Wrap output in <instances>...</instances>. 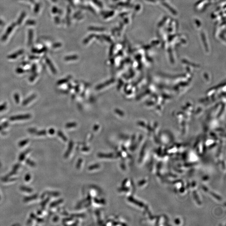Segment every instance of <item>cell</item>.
I'll return each mask as SVG.
<instances>
[{
  "label": "cell",
  "instance_id": "1",
  "mask_svg": "<svg viewBox=\"0 0 226 226\" xmlns=\"http://www.w3.org/2000/svg\"><path fill=\"white\" fill-rule=\"evenodd\" d=\"M31 117L30 114H23V115H18L16 116H12L10 118V120L11 121H15V120H24L30 119Z\"/></svg>",
  "mask_w": 226,
  "mask_h": 226
},
{
  "label": "cell",
  "instance_id": "2",
  "mask_svg": "<svg viewBox=\"0 0 226 226\" xmlns=\"http://www.w3.org/2000/svg\"><path fill=\"white\" fill-rule=\"evenodd\" d=\"M36 95L35 94H33L32 95L30 96L29 98H27L26 100H25L23 102V105H26L27 104H28V103H30L31 101L33 100L34 98H36Z\"/></svg>",
  "mask_w": 226,
  "mask_h": 226
},
{
  "label": "cell",
  "instance_id": "3",
  "mask_svg": "<svg viewBox=\"0 0 226 226\" xmlns=\"http://www.w3.org/2000/svg\"><path fill=\"white\" fill-rule=\"evenodd\" d=\"M37 197H38V195L37 194H34V195H32V196H31L29 197H25L24 198V199H23V201L24 202H30V201H31V200H34V199H36L37 198Z\"/></svg>",
  "mask_w": 226,
  "mask_h": 226
},
{
  "label": "cell",
  "instance_id": "4",
  "mask_svg": "<svg viewBox=\"0 0 226 226\" xmlns=\"http://www.w3.org/2000/svg\"><path fill=\"white\" fill-rule=\"evenodd\" d=\"M30 150H27L26 152H24L23 153H21L20 155L19 158V160L20 161H23L25 157L26 156V155L30 152Z\"/></svg>",
  "mask_w": 226,
  "mask_h": 226
},
{
  "label": "cell",
  "instance_id": "5",
  "mask_svg": "<svg viewBox=\"0 0 226 226\" xmlns=\"http://www.w3.org/2000/svg\"><path fill=\"white\" fill-rule=\"evenodd\" d=\"M20 189L23 191L29 192V193H31L33 191V190L32 188H28V187H24V186H21L20 188Z\"/></svg>",
  "mask_w": 226,
  "mask_h": 226
},
{
  "label": "cell",
  "instance_id": "6",
  "mask_svg": "<svg viewBox=\"0 0 226 226\" xmlns=\"http://www.w3.org/2000/svg\"><path fill=\"white\" fill-rule=\"evenodd\" d=\"M47 63L49 65V66L50 69L52 70V71H53V72L54 73H56V70H55V69L54 67L53 66V64L52 65L50 61H49V60H48L47 61Z\"/></svg>",
  "mask_w": 226,
  "mask_h": 226
},
{
  "label": "cell",
  "instance_id": "7",
  "mask_svg": "<svg viewBox=\"0 0 226 226\" xmlns=\"http://www.w3.org/2000/svg\"><path fill=\"white\" fill-rule=\"evenodd\" d=\"M28 142V139L23 140L21 141L20 142L19 144H18V145H19L20 147H23V146H24V145H26Z\"/></svg>",
  "mask_w": 226,
  "mask_h": 226
},
{
  "label": "cell",
  "instance_id": "8",
  "mask_svg": "<svg viewBox=\"0 0 226 226\" xmlns=\"http://www.w3.org/2000/svg\"><path fill=\"white\" fill-rule=\"evenodd\" d=\"M26 163L28 165H30L32 167H34L35 165V163L32 161V160H30V159H27L26 160Z\"/></svg>",
  "mask_w": 226,
  "mask_h": 226
},
{
  "label": "cell",
  "instance_id": "9",
  "mask_svg": "<svg viewBox=\"0 0 226 226\" xmlns=\"http://www.w3.org/2000/svg\"><path fill=\"white\" fill-rule=\"evenodd\" d=\"M14 99H15L16 103H17V104L19 103V95L18 94H17V93H16V94H14Z\"/></svg>",
  "mask_w": 226,
  "mask_h": 226
},
{
  "label": "cell",
  "instance_id": "10",
  "mask_svg": "<svg viewBox=\"0 0 226 226\" xmlns=\"http://www.w3.org/2000/svg\"><path fill=\"white\" fill-rule=\"evenodd\" d=\"M46 132L45 130H42V131H39V132H37V135H44L46 134Z\"/></svg>",
  "mask_w": 226,
  "mask_h": 226
},
{
  "label": "cell",
  "instance_id": "11",
  "mask_svg": "<svg viewBox=\"0 0 226 226\" xmlns=\"http://www.w3.org/2000/svg\"><path fill=\"white\" fill-rule=\"evenodd\" d=\"M6 106H7V104L6 103H4L2 105L0 106V111H2L3 110H4L6 108Z\"/></svg>",
  "mask_w": 226,
  "mask_h": 226
},
{
  "label": "cell",
  "instance_id": "12",
  "mask_svg": "<svg viewBox=\"0 0 226 226\" xmlns=\"http://www.w3.org/2000/svg\"><path fill=\"white\" fill-rule=\"evenodd\" d=\"M49 198H46L45 200H44V201H43L42 203H41V206H42V207H44V206L46 205V204H47V202L48 201H49Z\"/></svg>",
  "mask_w": 226,
  "mask_h": 226
},
{
  "label": "cell",
  "instance_id": "13",
  "mask_svg": "<svg viewBox=\"0 0 226 226\" xmlns=\"http://www.w3.org/2000/svg\"><path fill=\"white\" fill-rule=\"evenodd\" d=\"M8 124V123L7 122H6L5 123H3L2 125H1L0 126V131L1 130H2L4 128H5L6 127H7Z\"/></svg>",
  "mask_w": 226,
  "mask_h": 226
},
{
  "label": "cell",
  "instance_id": "14",
  "mask_svg": "<svg viewBox=\"0 0 226 226\" xmlns=\"http://www.w3.org/2000/svg\"><path fill=\"white\" fill-rule=\"evenodd\" d=\"M60 200H58V201H57V202H55L54 203H53V204H50V207H54V206H55L57 204H60Z\"/></svg>",
  "mask_w": 226,
  "mask_h": 226
},
{
  "label": "cell",
  "instance_id": "15",
  "mask_svg": "<svg viewBox=\"0 0 226 226\" xmlns=\"http://www.w3.org/2000/svg\"><path fill=\"white\" fill-rule=\"evenodd\" d=\"M30 174H27V175H26V176H25V180H26L27 181H30Z\"/></svg>",
  "mask_w": 226,
  "mask_h": 226
},
{
  "label": "cell",
  "instance_id": "16",
  "mask_svg": "<svg viewBox=\"0 0 226 226\" xmlns=\"http://www.w3.org/2000/svg\"><path fill=\"white\" fill-rule=\"evenodd\" d=\"M16 72L18 73H21L23 72V70L22 69L18 68L16 70Z\"/></svg>",
  "mask_w": 226,
  "mask_h": 226
},
{
  "label": "cell",
  "instance_id": "17",
  "mask_svg": "<svg viewBox=\"0 0 226 226\" xmlns=\"http://www.w3.org/2000/svg\"><path fill=\"white\" fill-rule=\"evenodd\" d=\"M36 130L35 129H31L29 130V132L31 133H34V132H36Z\"/></svg>",
  "mask_w": 226,
  "mask_h": 226
},
{
  "label": "cell",
  "instance_id": "18",
  "mask_svg": "<svg viewBox=\"0 0 226 226\" xmlns=\"http://www.w3.org/2000/svg\"><path fill=\"white\" fill-rule=\"evenodd\" d=\"M37 75H34V76H32V77H31L30 78V81H33L34 80V78H35L36 76H37Z\"/></svg>",
  "mask_w": 226,
  "mask_h": 226
},
{
  "label": "cell",
  "instance_id": "19",
  "mask_svg": "<svg viewBox=\"0 0 226 226\" xmlns=\"http://www.w3.org/2000/svg\"><path fill=\"white\" fill-rule=\"evenodd\" d=\"M54 132H55V131L53 129L49 130V133H50V134H53L54 133Z\"/></svg>",
  "mask_w": 226,
  "mask_h": 226
},
{
  "label": "cell",
  "instance_id": "20",
  "mask_svg": "<svg viewBox=\"0 0 226 226\" xmlns=\"http://www.w3.org/2000/svg\"><path fill=\"white\" fill-rule=\"evenodd\" d=\"M37 219V221L39 222H41L43 221V219H41V218H36Z\"/></svg>",
  "mask_w": 226,
  "mask_h": 226
},
{
  "label": "cell",
  "instance_id": "21",
  "mask_svg": "<svg viewBox=\"0 0 226 226\" xmlns=\"http://www.w3.org/2000/svg\"><path fill=\"white\" fill-rule=\"evenodd\" d=\"M0 200H1V197H0Z\"/></svg>",
  "mask_w": 226,
  "mask_h": 226
}]
</instances>
